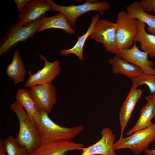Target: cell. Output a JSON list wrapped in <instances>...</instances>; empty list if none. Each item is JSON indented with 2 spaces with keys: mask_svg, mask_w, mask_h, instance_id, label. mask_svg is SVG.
<instances>
[{
  "mask_svg": "<svg viewBox=\"0 0 155 155\" xmlns=\"http://www.w3.org/2000/svg\"><path fill=\"white\" fill-rule=\"evenodd\" d=\"M99 18L100 16L98 14L92 16L91 17V24L86 32L81 36H77L78 40L75 44L70 49L61 50L60 52V54L65 56H67L69 54H74L80 61H83V50L84 45L87 39L92 33L94 25Z\"/></svg>",
  "mask_w": 155,
  "mask_h": 155,
  "instance_id": "obj_21",
  "label": "cell"
},
{
  "mask_svg": "<svg viewBox=\"0 0 155 155\" xmlns=\"http://www.w3.org/2000/svg\"><path fill=\"white\" fill-rule=\"evenodd\" d=\"M51 28L58 29L64 30L67 34H73L75 30L71 27L68 23L65 16L59 12L55 15L49 17L44 16L38 32Z\"/></svg>",
  "mask_w": 155,
  "mask_h": 155,
  "instance_id": "obj_17",
  "label": "cell"
},
{
  "mask_svg": "<svg viewBox=\"0 0 155 155\" xmlns=\"http://www.w3.org/2000/svg\"><path fill=\"white\" fill-rule=\"evenodd\" d=\"M153 101L154 106V118H155V93L152 94Z\"/></svg>",
  "mask_w": 155,
  "mask_h": 155,
  "instance_id": "obj_29",
  "label": "cell"
},
{
  "mask_svg": "<svg viewBox=\"0 0 155 155\" xmlns=\"http://www.w3.org/2000/svg\"><path fill=\"white\" fill-rule=\"evenodd\" d=\"M146 24L138 20L137 33L135 42H139L142 51L147 53L151 57H155V35L147 33Z\"/></svg>",
  "mask_w": 155,
  "mask_h": 155,
  "instance_id": "obj_19",
  "label": "cell"
},
{
  "mask_svg": "<svg viewBox=\"0 0 155 155\" xmlns=\"http://www.w3.org/2000/svg\"><path fill=\"white\" fill-rule=\"evenodd\" d=\"M4 141L8 155H30L27 148L19 145L12 135H9Z\"/></svg>",
  "mask_w": 155,
  "mask_h": 155,
  "instance_id": "obj_23",
  "label": "cell"
},
{
  "mask_svg": "<svg viewBox=\"0 0 155 155\" xmlns=\"http://www.w3.org/2000/svg\"><path fill=\"white\" fill-rule=\"evenodd\" d=\"M84 145L71 140L42 143L30 153V155H65L69 151L80 150Z\"/></svg>",
  "mask_w": 155,
  "mask_h": 155,
  "instance_id": "obj_13",
  "label": "cell"
},
{
  "mask_svg": "<svg viewBox=\"0 0 155 155\" xmlns=\"http://www.w3.org/2000/svg\"><path fill=\"white\" fill-rule=\"evenodd\" d=\"M139 2L140 6L145 11H152L155 14V0H142Z\"/></svg>",
  "mask_w": 155,
  "mask_h": 155,
  "instance_id": "obj_25",
  "label": "cell"
},
{
  "mask_svg": "<svg viewBox=\"0 0 155 155\" xmlns=\"http://www.w3.org/2000/svg\"><path fill=\"white\" fill-rule=\"evenodd\" d=\"M115 55L139 67L144 73L155 75L154 62L148 59L147 53L139 50L135 42L129 49H118Z\"/></svg>",
  "mask_w": 155,
  "mask_h": 155,
  "instance_id": "obj_11",
  "label": "cell"
},
{
  "mask_svg": "<svg viewBox=\"0 0 155 155\" xmlns=\"http://www.w3.org/2000/svg\"><path fill=\"white\" fill-rule=\"evenodd\" d=\"M26 72L24 63L17 50L14 52L11 62L6 68L7 75L12 79L15 84L24 82Z\"/></svg>",
  "mask_w": 155,
  "mask_h": 155,
  "instance_id": "obj_20",
  "label": "cell"
},
{
  "mask_svg": "<svg viewBox=\"0 0 155 155\" xmlns=\"http://www.w3.org/2000/svg\"><path fill=\"white\" fill-rule=\"evenodd\" d=\"M47 1L51 6V11L64 14L70 26L74 29L77 20L83 14L90 11H95L102 15L105 11L111 8L110 3L105 1L87 0L82 4L64 6L57 4L52 0Z\"/></svg>",
  "mask_w": 155,
  "mask_h": 155,
  "instance_id": "obj_3",
  "label": "cell"
},
{
  "mask_svg": "<svg viewBox=\"0 0 155 155\" xmlns=\"http://www.w3.org/2000/svg\"><path fill=\"white\" fill-rule=\"evenodd\" d=\"M126 11L132 18L147 24V29L150 34L155 35V15L145 11L140 6L139 2H133L127 6Z\"/></svg>",
  "mask_w": 155,
  "mask_h": 155,
  "instance_id": "obj_18",
  "label": "cell"
},
{
  "mask_svg": "<svg viewBox=\"0 0 155 155\" xmlns=\"http://www.w3.org/2000/svg\"><path fill=\"white\" fill-rule=\"evenodd\" d=\"M48 11H51V7L47 0H30L19 14L17 24L22 26L31 24L42 18Z\"/></svg>",
  "mask_w": 155,
  "mask_h": 155,
  "instance_id": "obj_10",
  "label": "cell"
},
{
  "mask_svg": "<svg viewBox=\"0 0 155 155\" xmlns=\"http://www.w3.org/2000/svg\"><path fill=\"white\" fill-rule=\"evenodd\" d=\"M116 23V39L118 49L131 48L137 33L138 20L132 18L126 11L122 10L117 14Z\"/></svg>",
  "mask_w": 155,
  "mask_h": 155,
  "instance_id": "obj_5",
  "label": "cell"
},
{
  "mask_svg": "<svg viewBox=\"0 0 155 155\" xmlns=\"http://www.w3.org/2000/svg\"><path fill=\"white\" fill-rule=\"evenodd\" d=\"M108 62L112 66V71L114 73L121 74L131 80L144 73L139 67L116 55L113 58L109 59Z\"/></svg>",
  "mask_w": 155,
  "mask_h": 155,
  "instance_id": "obj_15",
  "label": "cell"
},
{
  "mask_svg": "<svg viewBox=\"0 0 155 155\" xmlns=\"http://www.w3.org/2000/svg\"><path fill=\"white\" fill-rule=\"evenodd\" d=\"M117 27L116 23L107 19H99L90 38L96 42L101 43L107 52L115 55L118 50L116 39Z\"/></svg>",
  "mask_w": 155,
  "mask_h": 155,
  "instance_id": "obj_7",
  "label": "cell"
},
{
  "mask_svg": "<svg viewBox=\"0 0 155 155\" xmlns=\"http://www.w3.org/2000/svg\"><path fill=\"white\" fill-rule=\"evenodd\" d=\"M101 139L93 145L80 149V155H117L114 148L115 135L109 128H103L101 131Z\"/></svg>",
  "mask_w": 155,
  "mask_h": 155,
  "instance_id": "obj_12",
  "label": "cell"
},
{
  "mask_svg": "<svg viewBox=\"0 0 155 155\" xmlns=\"http://www.w3.org/2000/svg\"><path fill=\"white\" fill-rule=\"evenodd\" d=\"M38 111L44 110L49 113L57 102L56 90L52 84L32 86L29 90Z\"/></svg>",
  "mask_w": 155,
  "mask_h": 155,
  "instance_id": "obj_9",
  "label": "cell"
},
{
  "mask_svg": "<svg viewBox=\"0 0 155 155\" xmlns=\"http://www.w3.org/2000/svg\"><path fill=\"white\" fill-rule=\"evenodd\" d=\"M16 101L23 107L28 115L33 120L38 111L29 91L24 88L19 89L16 94Z\"/></svg>",
  "mask_w": 155,
  "mask_h": 155,
  "instance_id": "obj_22",
  "label": "cell"
},
{
  "mask_svg": "<svg viewBox=\"0 0 155 155\" xmlns=\"http://www.w3.org/2000/svg\"><path fill=\"white\" fill-rule=\"evenodd\" d=\"M40 59L44 62L43 67L36 73L32 74L31 70L28 71L29 76L24 84L26 88L45 84H52L53 81L60 72V61L57 60L53 62L48 61L41 54L39 55Z\"/></svg>",
  "mask_w": 155,
  "mask_h": 155,
  "instance_id": "obj_8",
  "label": "cell"
},
{
  "mask_svg": "<svg viewBox=\"0 0 155 155\" xmlns=\"http://www.w3.org/2000/svg\"><path fill=\"white\" fill-rule=\"evenodd\" d=\"M147 103L140 110V115L135 125L127 133L130 136L134 133L147 128L153 124L152 122L154 118V106L152 94L146 97Z\"/></svg>",
  "mask_w": 155,
  "mask_h": 155,
  "instance_id": "obj_16",
  "label": "cell"
},
{
  "mask_svg": "<svg viewBox=\"0 0 155 155\" xmlns=\"http://www.w3.org/2000/svg\"><path fill=\"white\" fill-rule=\"evenodd\" d=\"M144 152L146 155H155V149L150 150L148 148Z\"/></svg>",
  "mask_w": 155,
  "mask_h": 155,
  "instance_id": "obj_28",
  "label": "cell"
},
{
  "mask_svg": "<svg viewBox=\"0 0 155 155\" xmlns=\"http://www.w3.org/2000/svg\"><path fill=\"white\" fill-rule=\"evenodd\" d=\"M137 86L132 84L131 89L120 108L119 120L120 126V136L123 135L125 129L135 107L142 94L143 91L137 89Z\"/></svg>",
  "mask_w": 155,
  "mask_h": 155,
  "instance_id": "obj_14",
  "label": "cell"
},
{
  "mask_svg": "<svg viewBox=\"0 0 155 155\" xmlns=\"http://www.w3.org/2000/svg\"><path fill=\"white\" fill-rule=\"evenodd\" d=\"M42 18L24 26H18L16 23L12 25L0 42V56L13 49L19 42H24L33 38L41 25Z\"/></svg>",
  "mask_w": 155,
  "mask_h": 155,
  "instance_id": "obj_4",
  "label": "cell"
},
{
  "mask_svg": "<svg viewBox=\"0 0 155 155\" xmlns=\"http://www.w3.org/2000/svg\"><path fill=\"white\" fill-rule=\"evenodd\" d=\"M155 141V123L150 127L136 132L127 137H122L115 142V150L128 148L135 155L140 154L148 149Z\"/></svg>",
  "mask_w": 155,
  "mask_h": 155,
  "instance_id": "obj_6",
  "label": "cell"
},
{
  "mask_svg": "<svg viewBox=\"0 0 155 155\" xmlns=\"http://www.w3.org/2000/svg\"><path fill=\"white\" fill-rule=\"evenodd\" d=\"M131 80L132 84L137 87L140 85H146L152 94L155 93V75L144 73L137 78Z\"/></svg>",
  "mask_w": 155,
  "mask_h": 155,
  "instance_id": "obj_24",
  "label": "cell"
},
{
  "mask_svg": "<svg viewBox=\"0 0 155 155\" xmlns=\"http://www.w3.org/2000/svg\"><path fill=\"white\" fill-rule=\"evenodd\" d=\"M49 114L44 110H39L33 119L42 143L70 140L84 129L83 124L71 127L59 125L51 119Z\"/></svg>",
  "mask_w": 155,
  "mask_h": 155,
  "instance_id": "obj_1",
  "label": "cell"
},
{
  "mask_svg": "<svg viewBox=\"0 0 155 155\" xmlns=\"http://www.w3.org/2000/svg\"><path fill=\"white\" fill-rule=\"evenodd\" d=\"M0 155H8L4 140L0 139Z\"/></svg>",
  "mask_w": 155,
  "mask_h": 155,
  "instance_id": "obj_27",
  "label": "cell"
},
{
  "mask_svg": "<svg viewBox=\"0 0 155 155\" xmlns=\"http://www.w3.org/2000/svg\"><path fill=\"white\" fill-rule=\"evenodd\" d=\"M10 108L16 114L19 123V130L16 141L19 145L25 147L31 153L42 143L35 125L18 102L11 104Z\"/></svg>",
  "mask_w": 155,
  "mask_h": 155,
  "instance_id": "obj_2",
  "label": "cell"
},
{
  "mask_svg": "<svg viewBox=\"0 0 155 155\" xmlns=\"http://www.w3.org/2000/svg\"><path fill=\"white\" fill-rule=\"evenodd\" d=\"M30 0H14L18 11L21 12L26 7Z\"/></svg>",
  "mask_w": 155,
  "mask_h": 155,
  "instance_id": "obj_26",
  "label": "cell"
}]
</instances>
